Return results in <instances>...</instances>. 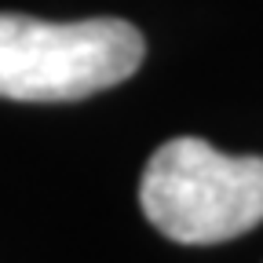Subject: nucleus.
<instances>
[{"label": "nucleus", "mask_w": 263, "mask_h": 263, "mask_svg": "<svg viewBox=\"0 0 263 263\" xmlns=\"http://www.w3.org/2000/svg\"><path fill=\"white\" fill-rule=\"evenodd\" d=\"M146 41L124 18L44 22L0 15V95L15 103H73L143 66Z\"/></svg>", "instance_id": "obj_1"}, {"label": "nucleus", "mask_w": 263, "mask_h": 263, "mask_svg": "<svg viewBox=\"0 0 263 263\" xmlns=\"http://www.w3.org/2000/svg\"><path fill=\"white\" fill-rule=\"evenodd\" d=\"M146 219L179 245H219L263 223V157L219 154L205 139L164 143L143 172Z\"/></svg>", "instance_id": "obj_2"}]
</instances>
